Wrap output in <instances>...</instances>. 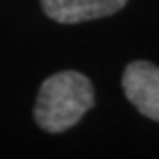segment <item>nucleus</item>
<instances>
[{
    "mask_svg": "<svg viewBox=\"0 0 159 159\" xmlns=\"http://www.w3.org/2000/svg\"><path fill=\"white\" fill-rule=\"evenodd\" d=\"M127 0H41L46 16L58 23H81L111 16Z\"/></svg>",
    "mask_w": 159,
    "mask_h": 159,
    "instance_id": "nucleus-3",
    "label": "nucleus"
},
{
    "mask_svg": "<svg viewBox=\"0 0 159 159\" xmlns=\"http://www.w3.org/2000/svg\"><path fill=\"white\" fill-rule=\"evenodd\" d=\"M92 104L94 89L90 80L78 71H62L43 81L34 117L44 131L62 133L78 124Z\"/></svg>",
    "mask_w": 159,
    "mask_h": 159,
    "instance_id": "nucleus-1",
    "label": "nucleus"
},
{
    "mask_svg": "<svg viewBox=\"0 0 159 159\" xmlns=\"http://www.w3.org/2000/svg\"><path fill=\"white\" fill-rule=\"evenodd\" d=\"M122 89L140 113L159 122V67L145 60L131 62L122 76Z\"/></svg>",
    "mask_w": 159,
    "mask_h": 159,
    "instance_id": "nucleus-2",
    "label": "nucleus"
}]
</instances>
